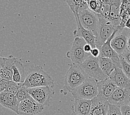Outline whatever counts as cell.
<instances>
[{
    "label": "cell",
    "mask_w": 130,
    "mask_h": 115,
    "mask_svg": "<svg viewBox=\"0 0 130 115\" xmlns=\"http://www.w3.org/2000/svg\"><path fill=\"white\" fill-rule=\"evenodd\" d=\"M23 86L28 88L42 86H49L53 88L54 80L41 66L35 65L30 67L27 72Z\"/></svg>",
    "instance_id": "obj_1"
},
{
    "label": "cell",
    "mask_w": 130,
    "mask_h": 115,
    "mask_svg": "<svg viewBox=\"0 0 130 115\" xmlns=\"http://www.w3.org/2000/svg\"><path fill=\"white\" fill-rule=\"evenodd\" d=\"M88 78H89V76L80 65L71 64L69 69L65 75L64 86L61 92L67 94L68 92H70L78 88Z\"/></svg>",
    "instance_id": "obj_2"
},
{
    "label": "cell",
    "mask_w": 130,
    "mask_h": 115,
    "mask_svg": "<svg viewBox=\"0 0 130 115\" xmlns=\"http://www.w3.org/2000/svg\"><path fill=\"white\" fill-rule=\"evenodd\" d=\"M70 92L75 99L91 100L99 94L97 81L89 77Z\"/></svg>",
    "instance_id": "obj_3"
},
{
    "label": "cell",
    "mask_w": 130,
    "mask_h": 115,
    "mask_svg": "<svg viewBox=\"0 0 130 115\" xmlns=\"http://www.w3.org/2000/svg\"><path fill=\"white\" fill-rule=\"evenodd\" d=\"M99 20L95 36V45L96 47L99 49L113 35L117 27L114 26L102 17L101 14H99Z\"/></svg>",
    "instance_id": "obj_4"
},
{
    "label": "cell",
    "mask_w": 130,
    "mask_h": 115,
    "mask_svg": "<svg viewBox=\"0 0 130 115\" xmlns=\"http://www.w3.org/2000/svg\"><path fill=\"white\" fill-rule=\"evenodd\" d=\"M85 40L82 38L75 37L70 50L67 53V57L72 61V64H82L91 54L86 53L84 47L86 44Z\"/></svg>",
    "instance_id": "obj_5"
},
{
    "label": "cell",
    "mask_w": 130,
    "mask_h": 115,
    "mask_svg": "<svg viewBox=\"0 0 130 115\" xmlns=\"http://www.w3.org/2000/svg\"><path fill=\"white\" fill-rule=\"evenodd\" d=\"M80 67L89 77L96 81H103L109 77L103 72L99 64V57L94 58L90 55Z\"/></svg>",
    "instance_id": "obj_6"
},
{
    "label": "cell",
    "mask_w": 130,
    "mask_h": 115,
    "mask_svg": "<svg viewBox=\"0 0 130 115\" xmlns=\"http://www.w3.org/2000/svg\"><path fill=\"white\" fill-rule=\"evenodd\" d=\"M78 15L82 26L85 29L91 31L95 37L99 20V14L88 8L80 12Z\"/></svg>",
    "instance_id": "obj_7"
},
{
    "label": "cell",
    "mask_w": 130,
    "mask_h": 115,
    "mask_svg": "<svg viewBox=\"0 0 130 115\" xmlns=\"http://www.w3.org/2000/svg\"><path fill=\"white\" fill-rule=\"evenodd\" d=\"M28 91L33 99L44 106H50L51 98L54 94L53 88L49 86L28 88Z\"/></svg>",
    "instance_id": "obj_8"
},
{
    "label": "cell",
    "mask_w": 130,
    "mask_h": 115,
    "mask_svg": "<svg viewBox=\"0 0 130 115\" xmlns=\"http://www.w3.org/2000/svg\"><path fill=\"white\" fill-rule=\"evenodd\" d=\"M45 106L38 104L32 97L20 102L18 115H37L44 110Z\"/></svg>",
    "instance_id": "obj_9"
},
{
    "label": "cell",
    "mask_w": 130,
    "mask_h": 115,
    "mask_svg": "<svg viewBox=\"0 0 130 115\" xmlns=\"http://www.w3.org/2000/svg\"><path fill=\"white\" fill-rule=\"evenodd\" d=\"M119 26V30L111 40L110 44L111 47L119 55H121L127 48V38L129 33Z\"/></svg>",
    "instance_id": "obj_10"
},
{
    "label": "cell",
    "mask_w": 130,
    "mask_h": 115,
    "mask_svg": "<svg viewBox=\"0 0 130 115\" xmlns=\"http://www.w3.org/2000/svg\"><path fill=\"white\" fill-rule=\"evenodd\" d=\"M110 104L121 107L128 105L130 101V90L117 87L116 90L108 98Z\"/></svg>",
    "instance_id": "obj_11"
},
{
    "label": "cell",
    "mask_w": 130,
    "mask_h": 115,
    "mask_svg": "<svg viewBox=\"0 0 130 115\" xmlns=\"http://www.w3.org/2000/svg\"><path fill=\"white\" fill-rule=\"evenodd\" d=\"M119 30V27H117V29L115 31L113 35L111 36L109 39H108L107 41L105 43V44L99 49L100 51V56L101 57L108 58L112 59L113 63L116 65L117 68H121V64L120 62L119 55L111 47L110 43L111 40L116 35L117 32Z\"/></svg>",
    "instance_id": "obj_12"
},
{
    "label": "cell",
    "mask_w": 130,
    "mask_h": 115,
    "mask_svg": "<svg viewBox=\"0 0 130 115\" xmlns=\"http://www.w3.org/2000/svg\"><path fill=\"white\" fill-rule=\"evenodd\" d=\"M110 103L107 98L98 94L91 100V109L89 115L107 114Z\"/></svg>",
    "instance_id": "obj_13"
},
{
    "label": "cell",
    "mask_w": 130,
    "mask_h": 115,
    "mask_svg": "<svg viewBox=\"0 0 130 115\" xmlns=\"http://www.w3.org/2000/svg\"><path fill=\"white\" fill-rule=\"evenodd\" d=\"M76 23L77 29L74 31V36L75 37L82 38L85 40L87 44L90 45L92 49L96 48L95 45V37L91 31L85 29L80 23L78 14H74Z\"/></svg>",
    "instance_id": "obj_14"
},
{
    "label": "cell",
    "mask_w": 130,
    "mask_h": 115,
    "mask_svg": "<svg viewBox=\"0 0 130 115\" xmlns=\"http://www.w3.org/2000/svg\"><path fill=\"white\" fill-rule=\"evenodd\" d=\"M0 105L18 114V107L20 102H18L15 95L12 94L7 91L0 93Z\"/></svg>",
    "instance_id": "obj_15"
},
{
    "label": "cell",
    "mask_w": 130,
    "mask_h": 115,
    "mask_svg": "<svg viewBox=\"0 0 130 115\" xmlns=\"http://www.w3.org/2000/svg\"><path fill=\"white\" fill-rule=\"evenodd\" d=\"M109 77L117 87L130 90V79L125 75L121 68L116 67Z\"/></svg>",
    "instance_id": "obj_16"
},
{
    "label": "cell",
    "mask_w": 130,
    "mask_h": 115,
    "mask_svg": "<svg viewBox=\"0 0 130 115\" xmlns=\"http://www.w3.org/2000/svg\"><path fill=\"white\" fill-rule=\"evenodd\" d=\"M110 8L109 17L106 20L114 26L119 27L121 23L120 8L122 1L110 0Z\"/></svg>",
    "instance_id": "obj_17"
},
{
    "label": "cell",
    "mask_w": 130,
    "mask_h": 115,
    "mask_svg": "<svg viewBox=\"0 0 130 115\" xmlns=\"http://www.w3.org/2000/svg\"><path fill=\"white\" fill-rule=\"evenodd\" d=\"M97 85L99 94L104 96L107 100L117 87L110 77L103 81H98Z\"/></svg>",
    "instance_id": "obj_18"
},
{
    "label": "cell",
    "mask_w": 130,
    "mask_h": 115,
    "mask_svg": "<svg viewBox=\"0 0 130 115\" xmlns=\"http://www.w3.org/2000/svg\"><path fill=\"white\" fill-rule=\"evenodd\" d=\"M91 109V100L75 99L72 106V112L78 115H89Z\"/></svg>",
    "instance_id": "obj_19"
},
{
    "label": "cell",
    "mask_w": 130,
    "mask_h": 115,
    "mask_svg": "<svg viewBox=\"0 0 130 115\" xmlns=\"http://www.w3.org/2000/svg\"><path fill=\"white\" fill-rule=\"evenodd\" d=\"M12 70H13L12 81L18 84H23L26 79L27 72H26L25 68L23 64L18 61L17 59L13 65Z\"/></svg>",
    "instance_id": "obj_20"
},
{
    "label": "cell",
    "mask_w": 130,
    "mask_h": 115,
    "mask_svg": "<svg viewBox=\"0 0 130 115\" xmlns=\"http://www.w3.org/2000/svg\"><path fill=\"white\" fill-rule=\"evenodd\" d=\"M17 59V58L14 57L13 55H10L8 56V57L5 58L4 70L0 75L2 79L7 81L12 80V77H13L12 67H13L14 61L16 60Z\"/></svg>",
    "instance_id": "obj_21"
},
{
    "label": "cell",
    "mask_w": 130,
    "mask_h": 115,
    "mask_svg": "<svg viewBox=\"0 0 130 115\" xmlns=\"http://www.w3.org/2000/svg\"><path fill=\"white\" fill-rule=\"evenodd\" d=\"M99 64L103 72L109 77L116 68L111 59L100 56L99 57Z\"/></svg>",
    "instance_id": "obj_22"
},
{
    "label": "cell",
    "mask_w": 130,
    "mask_h": 115,
    "mask_svg": "<svg viewBox=\"0 0 130 115\" xmlns=\"http://www.w3.org/2000/svg\"><path fill=\"white\" fill-rule=\"evenodd\" d=\"M65 2L69 6L74 14H78L80 12L89 8L86 1L83 0H72Z\"/></svg>",
    "instance_id": "obj_23"
},
{
    "label": "cell",
    "mask_w": 130,
    "mask_h": 115,
    "mask_svg": "<svg viewBox=\"0 0 130 115\" xmlns=\"http://www.w3.org/2000/svg\"><path fill=\"white\" fill-rule=\"evenodd\" d=\"M28 89V88L27 87L22 86L18 90L16 94V96L18 102H21V101L26 100V99L31 98V96L29 95Z\"/></svg>",
    "instance_id": "obj_24"
},
{
    "label": "cell",
    "mask_w": 130,
    "mask_h": 115,
    "mask_svg": "<svg viewBox=\"0 0 130 115\" xmlns=\"http://www.w3.org/2000/svg\"><path fill=\"white\" fill-rule=\"evenodd\" d=\"M86 1L90 10L98 14H101V7L102 5V1L89 0V1Z\"/></svg>",
    "instance_id": "obj_25"
},
{
    "label": "cell",
    "mask_w": 130,
    "mask_h": 115,
    "mask_svg": "<svg viewBox=\"0 0 130 115\" xmlns=\"http://www.w3.org/2000/svg\"><path fill=\"white\" fill-rule=\"evenodd\" d=\"M120 62L121 64V69L122 70L125 75L130 79V64L127 62L121 55H119Z\"/></svg>",
    "instance_id": "obj_26"
},
{
    "label": "cell",
    "mask_w": 130,
    "mask_h": 115,
    "mask_svg": "<svg viewBox=\"0 0 130 115\" xmlns=\"http://www.w3.org/2000/svg\"><path fill=\"white\" fill-rule=\"evenodd\" d=\"M110 8V0L108 1H102L101 7V15L105 20H107L109 17Z\"/></svg>",
    "instance_id": "obj_27"
},
{
    "label": "cell",
    "mask_w": 130,
    "mask_h": 115,
    "mask_svg": "<svg viewBox=\"0 0 130 115\" xmlns=\"http://www.w3.org/2000/svg\"><path fill=\"white\" fill-rule=\"evenodd\" d=\"M22 86H23V84H18L17 83H15L12 80L10 81H8V88L6 91L11 93L12 94L16 95L18 90H19L21 87H22Z\"/></svg>",
    "instance_id": "obj_28"
},
{
    "label": "cell",
    "mask_w": 130,
    "mask_h": 115,
    "mask_svg": "<svg viewBox=\"0 0 130 115\" xmlns=\"http://www.w3.org/2000/svg\"><path fill=\"white\" fill-rule=\"evenodd\" d=\"M106 115H122L120 107L110 104Z\"/></svg>",
    "instance_id": "obj_29"
},
{
    "label": "cell",
    "mask_w": 130,
    "mask_h": 115,
    "mask_svg": "<svg viewBox=\"0 0 130 115\" xmlns=\"http://www.w3.org/2000/svg\"><path fill=\"white\" fill-rule=\"evenodd\" d=\"M120 110L122 115H130V106L128 105L120 107Z\"/></svg>",
    "instance_id": "obj_30"
},
{
    "label": "cell",
    "mask_w": 130,
    "mask_h": 115,
    "mask_svg": "<svg viewBox=\"0 0 130 115\" xmlns=\"http://www.w3.org/2000/svg\"><path fill=\"white\" fill-rule=\"evenodd\" d=\"M122 57L124 58V59L127 62L128 64H130V51L127 50L123 54H121Z\"/></svg>",
    "instance_id": "obj_31"
},
{
    "label": "cell",
    "mask_w": 130,
    "mask_h": 115,
    "mask_svg": "<svg viewBox=\"0 0 130 115\" xmlns=\"http://www.w3.org/2000/svg\"><path fill=\"white\" fill-rule=\"evenodd\" d=\"M90 54L92 57L94 58H98L100 56V51L97 48L92 49V50L90 52Z\"/></svg>",
    "instance_id": "obj_32"
},
{
    "label": "cell",
    "mask_w": 130,
    "mask_h": 115,
    "mask_svg": "<svg viewBox=\"0 0 130 115\" xmlns=\"http://www.w3.org/2000/svg\"><path fill=\"white\" fill-rule=\"evenodd\" d=\"M5 63V58L0 57V75L2 73L3 70H4V66Z\"/></svg>",
    "instance_id": "obj_33"
},
{
    "label": "cell",
    "mask_w": 130,
    "mask_h": 115,
    "mask_svg": "<svg viewBox=\"0 0 130 115\" xmlns=\"http://www.w3.org/2000/svg\"><path fill=\"white\" fill-rule=\"evenodd\" d=\"M84 51L86 53L90 54V52L92 50V47L89 44H87V43H86V44L84 45Z\"/></svg>",
    "instance_id": "obj_34"
},
{
    "label": "cell",
    "mask_w": 130,
    "mask_h": 115,
    "mask_svg": "<svg viewBox=\"0 0 130 115\" xmlns=\"http://www.w3.org/2000/svg\"><path fill=\"white\" fill-rule=\"evenodd\" d=\"M126 3V7L127 10L130 13V2L129 1H125Z\"/></svg>",
    "instance_id": "obj_35"
},
{
    "label": "cell",
    "mask_w": 130,
    "mask_h": 115,
    "mask_svg": "<svg viewBox=\"0 0 130 115\" xmlns=\"http://www.w3.org/2000/svg\"><path fill=\"white\" fill-rule=\"evenodd\" d=\"M125 28H126L130 29V17L125 24Z\"/></svg>",
    "instance_id": "obj_36"
},
{
    "label": "cell",
    "mask_w": 130,
    "mask_h": 115,
    "mask_svg": "<svg viewBox=\"0 0 130 115\" xmlns=\"http://www.w3.org/2000/svg\"><path fill=\"white\" fill-rule=\"evenodd\" d=\"M127 48L130 51V33L128 34L127 38Z\"/></svg>",
    "instance_id": "obj_37"
},
{
    "label": "cell",
    "mask_w": 130,
    "mask_h": 115,
    "mask_svg": "<svg viewBox=\"0 0 130 115\" xmlns=\"http://www.w3.org/2000/svg\"><path fill=\"white\" fill-rule=\"evenodd\" d=\"M70 115H78V114H76L75 113H74V112H72V113H71Z\"/></svg>",
    "instance_id": "obj_38"
},
{
    "label": "cell",
    "mask_w": 130,
    "mask_h": 115,
    "mask_svg": "<svg viewBox=\"0 0 130 115\" xmlns=\"http://www.w3.org/2000/svg\"><path fill=\"white\" fill-rule=\"evenodd\" d=\"M129 106H130V101H129V105H128Z\"/></svg>",
    "instance_id": "obj_39"
},
{
    "label": "cell",
    "mask_w": 130,
    "mask_h": 115,
    "mask_svg": "<svg viewBox=\"0 0 130 115\" xmlns=\"http://www.w3.org/2000/svg\"><path fill=\"white\" fill-rule=\"evenodd\" d=\"M129 2H130V0H129Z\"/></svg>",
    "instance_id": "obj_40"
}]
</instances>
